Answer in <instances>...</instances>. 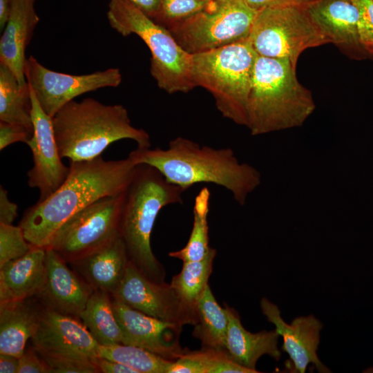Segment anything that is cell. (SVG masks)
Masks as SVG:
<instances>
[{"label":"cell","mask_w":373,"mask_h":373,"mask_svg":"<svg viewBox=\"0 0 373 373\" xmlns=\"http://www.w3.org/2000/svg\"><path fill=\"white\" fill-rule=\"evenodd\" d=\"M137 164L130 157L70 162L68 175L51 195L28 209L19 225L32 246L46 249L57 229L70 218L94 202L125 191Z\"/></svg>","instance_id":"6da1fadb"},{"label":"cell","mask_w":373,"mask_h":373,"mask_svg":"<svg viewBox=\"0 0 373 373\" xmlns=\"http://www.w3.org/2000/svg\"><path fill=\"white\" fill-rule=\"evenodd\" d=\"M130 157L137 164H147L165 179L186 190L198 183H211L231 193L240 205L260 184V172L239 162L231 148H213L183 137L171 140L166 149L137 148Z\"/></svg>","instance_id":"7a4b0ae2"},{"label":"cell","mask_w":373,"mask_h":373,"mask_svg":"<svg viewBox=\"0 0 373 373\" xmlns=\"http://www.w3.org/2000/svg\"><path fill=\"white\" fill-rule=\"evenodd\" d=\"M52 122L60 156L70 162L93 160L122 139L135 141L138 148L151 146L149 133L132 125L120 104L106 105L93 98L72 100L52 117Z\"/></svg>","instance_id":"3957f363"},{"label":"cell","mask_w":373,"mask_h":373,"mask_svg":"<svg viewBox=\"0 0 373 373\" xmlns=\"http://www.w3.org/2000/svg\"><path fill=\"white\" fill-rule=\"evenodd\" d=\"M296 67L289 59L257 55L247 108L246 126L252 135L300 126L315 110Z\"/></svg>","instance_id":"277c9868"},{"label":"cell","mask_w":373,"mask_h":373,"mask_svg":"<svg viewBox=\"0 0 373 373\" xmlns=\"http://www.w3.org/2000/svg\"><path fill=\"white\" fill-rule=\"evenodd\" d=\"M186 190L170 183L154 167L137 164L121 212L119 234L131 263L149 279L164 282L165 269L154 256L151 236L160 210L182 203Z\"/></svg>","instance_id":"5b68a950"},{"label":"cell","mask_w":373,"mask_h":373,"mask_svg":"<svg viewBox=\"0 0 373 373\" xmlns=\"http://www.w3.org/2000/svg\"><path fill=\"white\" fill-rule=\"evenodd\" d=\"M257 55L249 39L191 55V77L195 86L212 95L223 117L245 126Z\"/></svg>","instance_id":"8992f818"},{"label":"cell","mask_w":373,"mask_h":373,"mask_svg":"<svg viewBox=\"0 0 373 373\" xmlns=\"http://www.w3.org/2000/svg\"><path fill=\"white\" fill-rule=\"evenodd\" d=\"M108 8L112 28L124 37L136 35L149 48L151 74L160 88L172 94L187 93L195 87L191 77L192 55L166 27L126 0H111Z\"/></svg>","instance_id":"52a82bcc"},{"label":"cell","mask_w":373,"mask_h":373,"mask_svg":"<svg viewBox=\"0 0 373 373\" xmlns=\"http://www.w3.org/2000/svg\"><path fill=\"white\" fill-rule=\"evenodd\" d=\"M257 12L245 0H211L200 12L166 28L193 55L248 39Z\"/></svg>","instance_id":"ba28073f"},{"label":"cell","mask_w":373,"mask_h":373,"mask_svg":"<svg viewBox=\"0 0 373 373\" xmlns=\"http://www.w3.org/2000/svg\"><path fill=\"white\" fill-rule=\"evenodd\" d=\"M248 39L258 55L289 59L296 65L303 51L329 43L312 21L306 6L296 5L258 10Z\"/></svg>","instance_id":"9c48e42d"},{"label":"cell","mask_w":373,"mask_h":373,"mask_svg":"<svg viewBox=\"0 0 373 373\" xmlns=\"http://www.w3.org/2000/svg\"><path fill=\"white\" fill-rule=\"evenodd\" d=\"M126 190L100 198L76 213L57 229L46 248L71 263L118 236Z\"/></svg>","instance_id":"30bf717a"},{"label":"cell","mask_w":373,"mask_h":373,"mask_svg":"<svg viewBox=\"0 0 373 373\" xmlns=\"http://www.w3.org/2000/svg\"><path fill=\"white\" fill-rule=\"evenodd\" d=\"M25 75L40 106L50 117L79 95L102 88L117 87L122 82L119 68L71 75L50 70L33 56L27 58Z\"/></svg>","instance_id":"8fae6325"},{"label":"cell","mask_w":373,"mask_h":373,"mask_svg":"<svg viewBox=\"0 0 373 373\" xmlns=\"http://www.w3.org/2000/svg\"><path fill=\"white\" fill-rule=\"evenodd\" d=\"M111 296L163 321L182 327L198 322L197 309L186 305L170 284L149 279L130 262L121 284Z\"/></svg>","instance_id":"7c38bea8"},{"label":"cell","mask_w":373,"mask_h":373,"mask_svg":"<svg viewBox=\"0 0 373 373\" xmlns=\"http://www.w3.org/2000/svg\"><path fill=\"white\" fill-rule=\"evenodd\" d=\"M30 96L33 133L27 144L32 151L34 165L27 173L28 183L29 186L39 189L40 195L38 201H42L63 184L70 168L61 162L52 117L41 108L31 88Z\"/></svg>","instance_id":"4fadbf2b"},{"label":"cell","mask_w":373,"mask_h":373,"mask_svg":"<svg viewBox=\"0 0 373 373\" xmlns=\"http://www.w3.org/2000/svg\"><path fill=\"white\" fill-rule=\"evenodd\" d=\"M112 306L122 329V344L143 348L169 361H175L188 350L180 343L182 326L148 316L113 296Z\"/></svg>","instance_id":"5bb4252c"},{"label":"cell","mask_w":373,"mask_h":373,"mask_svg":"<svg viewBox=\"0 0 373 373\" xmlns=\"http://www.w3.org/2000/svg\"><path fill=\"white\" fill-rule=\"evenodd\" d=\"M260 307L267 321L275 325L276 332L283 337L282 350L291 360V372L304 373L309 363H313L319 372H330L316 353L323 327L319 320L309 315L297 317L287 324L282 318L278 307L266 298L260 300Z\"/></svg>","instance_id":"9a60e30c"},{"label":"cell","mask_w":373,"mask_h":373,"mask_svg":"<svg viewBox=\"0 0 373 373\" xmlns=\"http://www.w3.org/2000/svg\"><path fill=\"white\" fill-rule=\"evenodd\" d=\"M46 254L45 283L35 297L46 309L79 319L94 289L55 251L46 248Z\"/></svg>","instance_id":"2e32d148"},{"label":"cell","mask_w":373,"mask_h":373,"mask_svg":"<svg viewBox=\"0 0 373 373\" xmlns=\"http://www.w3.org/2000/svg\"><path fill=\"white\" fill-rule=\"evenodd\" d=\"M79 319L44 308L32 337L37 350L93 358L99 344Z\"/></svg>","instance_id":"e0dca14e"},{"label":"cell","mask_w":373,"mask_h":373,"mask_svg":"<svg viewBox=\"0 0 373 373\" xmlns=\"http://www.w3.org/2000/svg\"><path fill=\"white\" fill-rule=\"evenodd\" d=\"M35 1L12 0L10 15L0 39V64L8 68L21 85L28 83L25 52L39 21Z\"/></svg>","instance_id":"ac0fdd59"},{"label":"cell","mask_w":373,"mask_h":373,"mask_svg":"<svg viewBox=\"0 0 373 373\" xmlns=\"http://www.w3.org/2000/svg\"><path fill=\"white\" fill-rule=\"evenodd\" d=\"M306 9L329 43L365 52L358 37L359 11L353 0H314Z\"/></svg>","instance_id":"d6986e66"},{"label":"cell","mask_w":373,"mask_h":373,"mask_svg":"<svg viewBox=\"0 0 373 373\" xmlns=\"http://www.w3.org/2000/svg\"><path fill=\"white\" fill-rule=\"evenodd\" d=\"M129 262L125 245L119 234L70 264L93 289L112 295L121 284Z\"/></svg>","instance_id":"ffe728a7"},{"label":"cell","mask_w":373,"mask_h":373,"mask_svg":"<svg viewBox=\"0 0 373 373\" xmlns=\"http://www.w3.org/2000/svg\"><path fill=\"white\" fill-rule=\"evenodd\" d=\"M44 307L35 297L0 302V354L19 358L40 323Z\"/></svg>","instance_id":"44dd1931"},{"label":"cell","mask_w":373,"mask_h":373,"mask_svg":"<svg viewBox=\"0 0 373 373\" xmlns=\"http://www.w3.org/2000/svg\"><path fill=\"white\" fill-rule=\"evenodd\" d=\"M46 274V249L33 247L26 254L0 267V302L35 297Z\"/></svg>","instance_id":"7402d4cb"},{"label":"cell","mask_w":373,"mask_h":373,"mask_svg":"<svg viewBox=\"0 0 373 373\" xmlns=\"http://www.w3.org/2000/svg\"><path fill=\"white\" fill-rule=\"evenodd\" d=\"M224 308L228 318L225 350L233 361L256 373V363L262 355L276 361L281 358L278 347L280 335L276 329L251 333L243 327L236 309L227 305Z\"/></svg>","instance_id":"603a6c76"},{"label":"cell","mask_w":373,"mask_h":373,"mask_svg":"<svg viewBox=\"0 0 373 373\" xmlns=\"http://www.w3.org/2000/svg\"><path fill=\"white\" fill-rule=\"evenodd\" d=\"M79 320L99 345L109 346L123 343L122 329L115 316L109 293L94 289Z\"/></svg>","instance_id":"cb8c5ba5"},{"label":"cell","mask_w":373,"mask_h":373,"mask_svg":"<svg viewBox=\"0 0 373 373\" xmlns=\"http://www.w3.org/2000/svg\"><path fill=\"white\" fill-rule=\"evenodd\" d=\"M0 122L22 126L33 133L30 86L21 85L3 64H0Z\"/></svg>","instance_id":"d4e9b609"},{"label":"cell","mask_w":373,"mask_h":373,"mask_svg":"<svg viewBox=\"0 0 373 373\" xmlns=\"http://www.w3.org/2000/svg\"><path fill=\"white\" fill-rule=\"evenodd\" d=\"M198 322L192 335L203 347L225 350L228 318L225 308L216 301L209 285L197 303Z\"/></svg>","instance_id":"484cf974"},{"label":"cell","mask_w":373,"mask_h":373,"mask_svg":"<svg viewBox=\"0 0 373 373\" xmlns=\"http://www.w3.org/2000/svg\"><path fill=\"white\" fill-rule=\"evenodd\" d=\"M168 373H255L233 361L224 350L202 347L187 350L171 362Z\"/></svg>","instance_id":"4316f807"},{"label":"cell","mask_w":373,"mask_h":373,"mask_svg":"<svg viewBox=\"0 0 373 373\" xmlns=\"http://www.w3.org/2000/svg\"><path fill=\"white\" fill-rule=\"evenodd\" d=\"M211 192L209 188L200 189L194 199L193 213V223L189 238L186 245L180 250L169 253V256L181 260L183 262L199 261L208 254L209 245L208 215L209 212Z\"/></svg>","instance_id":"83f0119b"},{"label":"cell","mask_w":373,"mask_h":373,"mask_svg":"<svg viewBox=\"0 0 373 373\" xmlns=\"http://www.w3.org/2000/svg\"><path fill=\"white\" fill-rule=\"evenodd\" d=\"M216 250L210 249L207 256L199 261L183 262L180 272L173 276L170 285L189 307L197 309V303L209 285Z\"/></svg>","instance_id":"f1b7e54d"},{"label":"cell","mask_w":373,"mask_h":373,"mask_svg":"<svg viewBox=\"0 0 373 373\" xmlns=\"http://www.w3.org/2000/svg\"><path fill=\"white\" fill-rule=\"evenodd\" d=\"M97 354V356L131 367L137 373H168L173 361L143 348L121 343L109 346L99 345Z\"/></svg>","instance_id":"f546056e"},{"label":"cell","mask_w":373,"mask_h":373,"mask_svg":"<svg viewBox=\"0 0 373 373\" xmlns=\"http://www.w3.org/2000/svg\"><path fill=\"white\" fill-rule=\"evenodd\" d=\"M35 351L48 365L52 373H98L91 358L37 350Z\"/></svg>","instance_id":"4dcf8cb0"},{"label":"cell","mask_w":373,"mask_h":373,"mask_svg":"<svg viewBox=\"0 0 373 373\" xmlns=\"http://www.w3.org/2000/svg\"><path fill=\"white\" fill-rule=\"evenodd\" d=\"M33 247L26 239L19 225L0 224V267L24 256Z\"/></svg>","instance_id":"1f68e13d"},{"label":"cell","mask_w":373,"mask_h":373,"mask_svg":"<svg viewBox=\"0 0 373 373\" xmlns=\"http://www.w3.org/2000/svg\"><path fill=\"white\" fill-rule=\"evenodd\" d=\"M209 1L161 0L160 8L155 19L164 26L184 19L205 8ZM155 20V21H156Z\"/></svg>","instance_id":"d6a6232c"},{"label":"cell","mask_w":373,"mask_h":373,"mask_svg":"<svg viewBox=\"0 0 373 373\" xmlns=\"http://www.w3.org/2000/svg\"><path fill=\"white\" fill-rule=\"evenodd\" d=\"M359 11L358 30L365 52L373 55V0H353Z\"/></svg>","instance_id":"836d02e7"},{"label":"cell","mask_w":373,"mask_h":373,"mask_svg":"<svg viewBox=\"0 0 373 373\" xmlns=\"http://www.w3.org/2000/svg\"><path fill=\"white\" fill-rule=\"evenodd\" d=\"M32 135V133L22 126L0 122V150L16 142L27 144Z\"/></svg>","instance_id":"e575fe53"},{"label":"cell","mask_w":373,"mask_h":373,"mask_svg":"<svg viewBox=\"0 0 373 373\" xmlns=\"http://www.w3.org/2000/svg\"><path fill=\"white\" fill-rule=\"evenodd\" d=\"M17 373H52L50 367L32 347L19 358Z\"/></svg>","instance_id":"d590c367"},{"label":"cell","mask_w":373,"mask_h":373,"mask_svg":"<svg viewBox=\"0 0 373 373\" xmlns=\"http://www.w3.org/2000/svg\"><path fill=\"white\" fill-rule=\"evenodd\" d=\"M17 216V205L11 202L7 191L0 187V224H12Z\"/></svg>","instance_id":"8d00e7d4"},{"label":"cell","mask_w":373,"mask_h":373,"mask_svg":"<svg viewBox=\"0 0 373 373\" xmlns=\"http://www.w3.org/2000/svg\"><path fill=\"white\" fill-rule=\"evenodd\" d=\"M92 361L98 373H137L124 364L97 356L92 358Z\"/></svg>","instance_id":"74e56055"},{"label":"cell","mask_w":373,"mask_h":373,"mask_svg":"<svg viewBox=\"0 0 373 373\" xmlns=\"http://www.w3.org/2000/svg\"><path fill=\"white\" fill-rule=\"evenodd\" d=\"M314 0H245L252 8L259 10L263 8L273 6L296 5L307 6Z\"/></svg>","instance_id":"f35d334b"},{"label":"cell","mask_w":373,"mask_h":373,"mask_svg":"<svg viewBox=\"0 0 373 373\" xmlns=\"http://www.w3.org/2000/svg\"><path fill=\"white\" fill-rule=\"evenodd\" d=\"M148 17L155 19L159 13L161 0H126Z\"/></svg>","instance_id":"ab89813d"},{"label":"cell","mask_w":373,"mask_h":373,"mask_svg":"<svg viewBox=\"0 0 373 373\" xmlns=\"http://www.w3.org/2000/svg\"><path fill=\"white\" fill-rule=\"evenodd\" d=\"M19 358L8 354H0V372L17 373Z\"/></svg>","instance_id":"60d3db41"},{"label":"cell","mask_w":373,"mask_h":373,"mask_svg":"<svg viewBox=\"0 0 373 373\" xmlns=\"http://www.w3.org/2000/svg\"><path fill=\"white\" fill-rule=\"evenodd\" d=\"M12 0H0V29L3 31L10 15Z\"/></svg>","instance_id":"b9f144b4"},{"label":"cell","mask_w":373,"mask_h":373,"mask_svg":"<svg viewBox=\"0 0 373 373\" xmlns=\"http://www.w3.org/2000/svg\"><path fill=\"white\" fill-rule=\"evenodd\" d=\"M365 373H373V367H369L363 371Z\"/></svg>","instance_id":"7bdbcfd3"},{"label":"cell","mask_w":373,"mask_h":373,"mask_svg":"<svg viewBox=\"0 0 373 373\" xmlns=\"http://www.w3.org/2000/svg\"><path fill=\"white\" fill-rule=\"evenodd\" d=\"M204 1H211V0H204Z\"/></svg>","instance_id":"ee69618b"}]
</instances>
